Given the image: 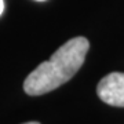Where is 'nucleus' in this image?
Segmentation results:
<instances>
[{"mask_svg": "<svg viewBox=\"0 0 124 124\" xmlns=\"http://www.w3.org/2000/svg\"><path fill=\"white\" fill-rule=\"evenodd\" d=\"M88 48V40L83 36L73 37L62 44L48 61L41 62L32 73H29L23 81L25 93L36 97L54 91L59 85L65 84L84 63Z\"/></svg>", "mask_w": 124, "mask_h": 124, "instance_id": "nucleus-1", "label": "nucleus"}, {"mask_svg": "<svg viewBox=\"0 0 124 124\" xmlns=\"http://www.w3.org/2000/svg\"><path fill=\"white\" fill-rule=\"evenodd\" d=\"M97 94L110 106L124 108V73L113 72L98 83Z\"/></svg>", "mask_w": 124, "mask_h": 124, "instance_id": "nucleus-2", "label": "nucleus"}, {"mask_svg": "<svg viewBox=\"0 0 124 124\" xmlns=\"http://www.w3.org/2000/svg\"><path fill=\"white\" fill-rule=\"evenodd\" d=\"M3 11H4V1H3V0H0V15L3 14Z\"/></svg>", "mask_w": 124, "mask_h": 124, "instance_id": "nucleus-3", "label": "nucleus"}, {"mask_svg": "<svg viewBox=\"0 0 124 124\" xmlns=\"http://www.w3.org/2000/svg\"><path fill=\"white\" fill-rule=\"evenodd\" d=\"M23 124H40V123H37V121H29V123H23Z\"/></svg>", "mask_w": 124, "mask_h": 124, "instance_id": "nucleus-4", "label": "nucleus"}, {"mask_svg": "<svg viewBox=\"0 0 124 124\" xmlns=\"http://www.w3.org/2000/svg\"><path fill=\"white\" fill-rule=\"evenodd\" d=\"M36 1H44V0H36Z\"/></svg>", "mask_w": 124, "mask_h": 124, "instance_id": "nucleus-5", "label": "nucleus"}]
</instances>
